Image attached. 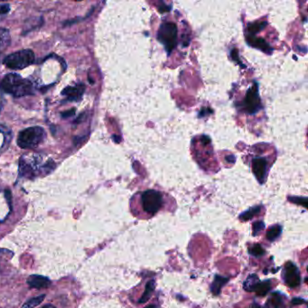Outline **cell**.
Returning a JSON list of instances; mask_svg holds the SVG:
<instances>
[{
	"instance_id": "obj_20",
	"label": "cell",
	"mask_w": 308,
	"mask_h": 308,
	"mask_svg": "<svg viewBox=\"0 0 308 308\" xmlns=\"http://www.w3.org/2000/svg\"><path fill=\"white\" fill-rule=\"evenodd\" d=\"M270 303L275 307V308H279L281 307L282 304V299L280 298V296L277 293H275L270 299Z\"/></svg>"
},
{
	"instance_id": "obj_3",
	"label": "cell",
	"mask_w": 308,
	"mask_h": 308,
	"mask_svg": "<svg viewBox=\"0 0 308 308\" xmlns=\"http://www.w3.org/2000/svg\"><path fill=\"white\" fill-rule=\"evenodd\" d=\"M45 131L41 127H31L22 130L18 138V145L24 149L36 148L45 139Z\"/></svg>"
},
{
	"instance_id": "obj_7",
	"label": "cell",
	"mask_w": 308,
	"mask_h": 308,
	"mask_svg": "<svg viewBox=\"0 0 308 308\" xmlns=\"http://www.w3.org/2000/svg\"><path fill=\"white\" fill-rule=\"evenodd\" d=\"M283 277H284L286 284L290 287H296L300 285V282H301L300 274L297 267L291 262L286 264Z\"/></svg>"
},
{
	"instance_id": "obj_10",
	"label": "cell",
	"mask_w": 308,
	"mask_h": 308,
	"mask_svg": "<svg viewBox=\"0 0 308 308\" xmlns=\"http://www.w3.org/2000/svg\"><path fill=\"white\" fill-rule=\"evenodd\" d=\"M26 283L31 288L42 289V288H48L49 287L52 285V281L48 278L43 277V276L32 275L27 278Z\"/></svg>"
},
{
	"instance_id": "obj_25",
	"label": "cell",
	"mask_w": 308,
	"mask_h": 308,
	"mask_svg": "<svg viewBox=\"0 0 308 308\" xmlns=\"http://www.w3.org/2000/svg\"><path fill=\"white\" fill-rule=\"evenodd\" d=\"M251 308H261L260 305H258V304H256V303H253V304L251 305Z\"/></svg>"
},
{
	"instance_id": "obj_12",
	"label": "cell",
	"mask_w": 308,
	"mask_h": 308,
	"mask_svg": "<svg viewBox=\"0 0 308 308\" xmlns=\"http://www.w3.org/2000/svg\"><path fill=\"white\" fill-rule=\"evenodd\" d=\"M228 281H229V278H224L222 276L216 275L211 287L212 294L215 296L219 295L221 293V290L224 287V285L226 284Z\"/></svg>"
},
{
	"instance_id": "obj_16",
	"label": "cell",
	"mask_w": 308,
	"mask_h": 308,
	"mask_svg": "<svg viewBox=\"0 0 308 308\" xmlns=\"http://www.w3.org/2000/svg\"><path fill=\"white\" fill-rule=\"evenodd\" d=\"M45 298V295H41V296H36V297H33L29 300H27L26 302L24 303V305L22 306L21 308H35L38 307L39 305L42 304V301L44 300Z\"/></svg>"
},
{
	"instance_id": "obj_4",
	"label": "cell",
	"mask_w": 308,
	"mask_h": 308,
	"mask_svg": "<svg viewBox=\"0 0 308 308\" xmlns=\"http://www.w3.org/2000/svg\"><path fill=\"white\" fill-rule=\"evenodd\" d=\"M35 60L36 57L34 52L29 49H25L7 55L4 60V64L12 70H22L33 64Z\"/></svg>"
},
{
	"instance_id": "obj_21",
	"label": "cell",
	"mask_w": 308,
	"mask_h": 308,
	"mask_svg": "<svg viewBox=\"0 0 308 308\" xmlns=\"http://www.w3.org/2000/svg\"><path fill=\"white\" fill-rule=\"evenodd\" d=\"M265 228V224L263 222H257L253 224V235L256 236L261 230Z\"/></svg>"
},
{
	"instance_id": "obj_2",
	"label": "cell",
	"mask_w": 308,
	"mask_h": 308,
	"mask_svg": "<svg viewBox=\"0 0 308 308\" xmlns=\"http://www.w3.org/2000/svg\"><path fill=\"white\" fill-rule=\"evenodd\" d=\"M1 85L4 91L15 97L30 95L34 91V87L30 81L22 78L16 73L6 74L2 80Z\"/></svg>"
},
{
	"instance_id": "obj_14",
	"label": "cell",
	"mask_w": 308,
	"mask_h": 308,
	"mask_svg": "<svg viewBox=\"0 0 308 308\" xmlns=\"http://www.w3.org/2000/svg\"><path fill=\"white\" fill-rule=\"evenodd\" d=\"M9 43H10L9 32L4 28H0V51L6 48L7 45H9Z\"/></svg>"
},
{
	"instance_id": "obj_17",
	"label": "cell",
	"mask_w": 308,
	"mask_h": 308,
	"mask_svg": "<svg viewBox=\"0 0 308 308\" xmlns=\"http://www.w3.org/2000/svg\"><path fill=\"white\" fill-rule=\"evenodd\" d=\"M280 233H281V227L279 225H275V226H272L271 228L267 230V238L268 241L274 242L278 239Z\"/></svg>"
},
{
	"instance_id": "obj_11",
	"label": "cell",
	"mask_w": 308,
	"mask_h": 308,
	"mask_svg": "<svg viewBox=\"0 0 308 308\" xmlns=\"http://www.w3.org/2000/svg\"><path fill=\"white\" fill-rule=\"evenodd\" d=\"M248 92H250V94L248 93V95L246 97L245 100V109L248 111V113H254L257 111L258 105L260 104V99L258 95V91H257V87H253L251 90H249Z\"/></svg>"
},
{
	"instance_id": "obj_9",
	"label": "cell",
	"mask_w": 308,
	"mask_h": 308,
	"mask_svg": "<svg viewBox=\"0 0 308 308\" xmlns=\"http://www.w3.org/2000/svg\"><path fill=\"white\" fill-rule=\"evenodd\" d=\"M84 91V84L79 83V84L66 87L63 91H62V94L66 97L67 101L78 103L82 99Z\"/></svg>"
},
{
	"instance_id": "obj_15",
	"label": "cell",
	"mask_w": 308,
	"mask_h": 308,
	"mask_svg": "<svg viewBox=\"0 0 308 308\" xmlns=\"http://www.w3.org/2000/svg\"><path fill=\"white\" fill-rule=\"evenodd\" d=\"M155 289V281L150 280L149 282H147V284L145 286V292L141 296V298L139 299V303H145L149 299V297L151 296L153 291Z\"/></svg>"
},
{
	"instance_id": "obj_22",
	"label": "cell",
	"mask_w": 308,
	"mask_h": 308,
	"mask_svg": "<svg viewBox=\"0 0 308 308\" xmlns=\"http://www.w3.org/2000/svg\"><path fill=\"white\" fill-rule=\"evenodd\" d=\"M74 114H75V109H70V110H68V111L62 112V118H69V117H72V116L74 115Z\"/></svg>"
},
{
	"instance_id": "obj_19",
	"label": "cell",
	"mask_w": 308,
	"mask_h": 308,
	"mask_svg": "<svg viewBox=\"0 0 308 308\" xmlns=\"http://www.w3.org/2000/svg\"><path fill=\"white\" fill-rule=\"evenodd\" d=\"M249 253L251 254L252 256H255V257H260V256H262L263 254L265 253V251H264V249L262 248L260 244H256V245L252 246L251 248H249Z\"/></svg>"
},
{
	"instance_id": "obj_13",
	"label": "cell",
	"mask_w": 308,
	"mask_h": 308,
	"mask_svg": "<svg viewBox=\"0 0 308 308\" xmlns=\"http://www.w3.org/2000/svg\"><path fill=\"white\" fill-rule=\"evenodd\" d=\"M270 289V282L265 281V282H257L254 285L250 291H255L258 296H265L267 293Z\"/></svg>"
},
{
	"instance_id": "obj_23",
	"label": "cell",
	"mask_w": 308,
	"mask_h": 308,
	"mask_svg": "<svg viewBox=\"0 0 308 308\" xmlns=\"http://www.w3.org/2000/svg\"><path fill=\"white\" fill-rule=\"evenodd\" d=\"M9 11V6H0V15H4Z\"/></svg>"
},
{
	"instance_id": "obj_1",
	"label": "cell",
	"mask_w": 308,
	"mask_h": 308,
	"mask_svg": "<svg viewBox=\"0 0 308 308\" xmlns=\"http://www.w3.org/2000/svg\"><path fill=\"white\" fill-rule=\"evenodd\" d=\"M55 164L52 159L42 163L41 156H27L21 157L19 171L24 177L34 179L39 175H47L55 169Z\"/></svg>"
},
{
	"instance_id": "obj_18",
	"label": "cell",
	"mask_w": 308,
	"mask_h": 308,
	"mask_svg": "<svg viewBox=\"0 0 308 308\" xmlns=\"http://www.w3.org/2000/svg\"><path fill=\"white\" fill-rule=\"evenodd\" d=\"M260 209L261 208H260V206L251 208L250 210H248L247 212H243L242 215L240 216V219L242 220V221H245V222L248 221L249 219H252L256 214H258L260 212Z\"/></svg>"
},
{
	"instance_id": "obj_5",
	"label": "cell",
	"mask_w": 308,
	"mask_h": 308,
	"mask_svg": "<svg viewBox=\"0 0 308 308\" xmlns=\"http://www.w3.org/2000/svg\"><path fill=\"white\" fill-rule=\"evenodd\" d=\"M140 202L143 211L152 216L163 205V194L156 190H147L141 193Z\"/></svg>"
},
{
	"instance_id": "obj_24",
	"label": "cell",
	"mask_w": 308,
	"mask_h": 308,
	"mask_svg": "<svg viewBox=\"0 0 308 308\" xmlns=\"http://www.w3.org/2000/svg\"><path fill=\"white\" fill-rule=\"evenodd\" d=\"M292 303L294 305H300V304H306V301L304 299H300V298H295V299H293Z\"/></svg>"
},
{
	"instance_id": "obj_8",
	"label": "cell",
	"mask_w": 308,
	"mask_h": 308,
	"mask_svg": "<svg viewBox=\"0 0 308 308\" xmlns=\"http://www.w3.org/2000/svg\"><path fill=\"white\" fill-rule=\"evenodd\" d=\"M252 171L257 179L262 184L266 179L267 172L268 168V162L265 157H255L252 162Z\"/></svg>"
},
{
	"instance_id": "obj_6",
	"label": "cell",
	"mask_w": 308,
	"mask_h": 308,
	"mask_svg": "<svg viewBox=\"0 0 308 308\" xmlns=\"http://www.w3.org/2000/svg\"><path fill=\"white\" fill-rule=\"evenodd\" d=\"M157 38L167 51L173 50L177 40V27L174 23H164L157 33Z\"/></svg>"
},
{
	"instance_id": "obj_27",
	"label": "cell",
	"mask_w": 308,
	"mask_h": 308,
	"mask_svg": "<svg viewBox=\"0 0 308 308\" xmlns=\"http://www.w3.org/2000/svg\"><path fill=\"white\" fill-rule=\"evenodd\" d=\"M145 308H157L155 305H150V306H147Z\"/></svg>"
},
{
	"instance_id": "obj_26",
	"label": "cell",
	"mask_w": 308,
	"mask_h": 308,
	"mask_svg": "<svg viewBox=\"0 0 308 308\" xmlns=\"http://www.w3.org/2000/svg\"><path fill=\"white\" fill-rule=\"evenodd\" d=\"M42 308H55V306H53V305H50V304H48V305H45L44 307H42Z\"/></svg>"
}]
</instances>
